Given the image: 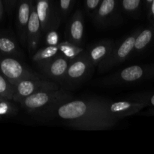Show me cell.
<instances>
[{"label": "cell", "mask_w": 154, "mask_h": 154, "mask_svg": "<svg viewBox=\"0 0 154 154\" xmlns=\"http://www.w3.org/2000/svg\"><path fill=\"white\" fill-rule=\"evenodd\" d=\"M32 4L29 0H22L17 14V28L18 37L23 46L26 45V26L31 12Z\"/></svg>", "instance_id": "cell-14"}, {"label": "cell", "mask_w": 154, "mask_h": 154, "mask_svg": "<svg viewBox=\"0 0 154 154\" xmlns=\"http://www.w3.org/2000/svg\"><path fill=\"white\" fill-rule=\"evenodd\" d=\"M14 93L13 84L0 74V96L8 100H13Z\"/></svg>", "instance_id": "cell-20"}, {"label": "cell", "mask_w": 154, "mask_h": 154, "mask_svg": "<svg viewBox=\"0 0 154 154\" xmlns=\"http://www.w3.org/2000/svg\"><path fill=\"white\" fill-rule=\"evenodd\" d=\"M154 78L153 65H134L128 66L105 78L103 84L106 85L132 84Z\"/></svg>", "instance_id": "cell-3"}, {"label": "cell", "mask_w": 154, "mask_h": 154, "mask_svg": "<svg viewBox=\"0 0 154 154\" xmlns=\"http://www.w3.org/2000/svg\"><path fill=\"white\" fill-rule=\"evenodd\" d=\"M105 105L108 113L117 120L138 114L147 107L144 102L132 99L118 102H108L105 100Z\"/></svg>", "instance_id": "cell-9"}, {"label": "cell", "mask_w": 154, "mask_h": 154, "mask_svg": "<svg viewBox=\"0 0 154 154\" xmlns=\"http://www.w3.org/2000/svg\"><path fill=\"white\" fill-rule=\"evenodd\" d=\"M0 52L10 57H18L22 55L17 42L11 38L6 36L0 37Z\"/></svg>", "instance_id": "cell-18"}, {"label": "cell", "mask_w": 154, "mask_h": 154, "mask_svg": "<svg viewBox=\"0 0 154 154\" xmlns=\"http://www.w3.org/2000/svg\"><path fill=\"white\" fill-rule=\"evenodd\" d=\"M72 0H60V17L65 19L72 8Z\"/></svg>", "instance_id": "cell-24"}, {"label": "cell", "mask_w": 154, "mask_h": 154, "mask_svg": "<svg viewBox=\"0 0 154 154\" xmlns=\"http://www.w3.org/2000/svg\"><path fill=\"white\" fill-rule=\"evenodd\" d=\"M84 35V20L83 13L77 11L67 26L66 38L68 42L81 46Z\"/></svg>", "instance_id": "cell-13"}, {"label": "cell", "mask_w": 154, "mask_h": 154, "mask_svg": "<svg viewBox=\"0 0 154 154\" xmlns=\"http://www.w3.org/2000/svg\"><path fill=\"white\" fill-rule=\"evenodd\" d=\"M113 46L112 41L105 40L95 44L89 48L86 53L93 67L99 66V63L108 57Z\"/></svg>", "instance_id": "cell-15"}, {"label": "cell", "mask_w": 154, "mask_h": 154, "mask_svg": "<svg viewBox=\"0 0 154 154\" xmlns=\"http://www.w3.org/2000/svg\"><path fill=\"white\" fill-rule=\"evenodd\" d=\"M93 68V66L90 63L87 53L83 52L70 61L63 83L69 85H76L88 76Z\"/></svg>", "instance_id": "cell-7"}, {"label": "cell", "mask_w": 154, "mask_h": 154, "mask_svg": "<svg viewBox=\"0 0 154 154\" xmlns=\"http://www.w3.org/2000/svg\"><path fill=\"white\" fill-rule=\"evenodd\" d=\"M70 60L59 53L48 61L38 66L41 72L55 82H63Z\"/></svg>", "instance_id": "cell-8"}, {"label": "cell", "mask_w": 154, "mask_h": 154, "mask_svg": "<svg viewBox=\"0 0 154 154\" xmlns=\"http://www.w3.org/2000/svg\"><path fill=\"white\" fill-rule=\"evenodd\" d=\"M71 99H72V95L60 88L33 93L21 100L19 104L29 114L51 117L60 105Z\"/></svg>", "instance_id": "cell-2"}, {"label": "cell", "mask_w": 154, "mask_h": 154, "mask_svg": "<svg viewBox=\"0 0 154 154\" xmlns=\"http://www.w3.org/2000/svg\"><path fill=\"white\" fill-rule=\"evenodd\" d=\"M14 93L13 100L19 103L21 100L27 96L43 91L60 89V86L54 81H49L45 78H35V79H24L13 84Z\"/></svg>", "instance_id": "cell-6"}, {"label": "cell", "mask_w": 154, "mask_h": 154, "mask_svg": "<svg viewBox=\"0 0 154 154\" xmlns=\"http://www.w3.org/2000/svg\"><path fill=\"white\" fill-rule=\"evenodd\" d=\"M58 48L60 53H61L70 61L73 59L76 58L77 57L81 55L84 52V49H83L82 47L78 46V45H75V44L68 42V41L59 43Z\"/></svg>", "instance_id": "cell-19"}, {"label": "cell", "mask_w": 154, "mask_h": 154, "mask_svg": "<svg viewBox=\"0 0 154 154\" xmlns=\"http://www.w3.org/2000/svg\"><path fill=\"white\" fill-rule=\"evenodd\" d=\"M154 41V23H150V26L144 29H141L136 36L133 51L131 56H137L144 53Z\"/></svg>", "instance_id": "cell-16"}, {"label": "cell", "mask_w": 154, "mask_h": 154, "mask_svg": "<svg viewBox=\"0 0 154 154\" xmlns=\"http://www.w3.org/2000/svg\"><path fill=\"white\" fill-rule=\"evenodd\" d=\"M131 99L144 102L147 106L154 108V93H138L131 96Z\"/></svg>", "instance_id": "cell-22"}, {"label": "cell", "mask_w": 154, "mask_h": 154, "mask_svg": "<svg viewBox=\"0 0 154 154\" xmlns=\"http://www.w3.org/2000/svg\"><path fill=\"white\" fill-rule=\"evenodd\" d=\"M59 53H60V51H59L58 45H54V46L47 45V47L45 48L37 50L32 54V60L35 63H36L38 66L52 59Z\"/></svg>", "instance_id": "cell-17"}, {"label": "cell", "mask_w": 154, "mask_h": 154, "mask_svg": "<svg viewBox=\"0 0 154 154\" xmlns=\"http://www.w3.org/2000/svg\"><path fill=\"white\" fill-rule=\"evenodd\" d=\"M57 28H51L46 32L45 42L47 45H57L59 44V34L57 31Z\"/></svg>", "instance_id": "cell-23"}, {"label": "cell", "mask_w": 154, "mask_h": 154, "mask_svg": "<svg viewBox=\"0 0 154 154\" xmlns=\"http://www.w3.org/2000/svg\"><path fill=\"white\" fill-rule=\"evenodd\" d=\"M0 97H1V96H0Z\"/></svg>", "instance_id": "cell-29"}, {"label": "cell", "mask_w": 154, "mask_h": 154, "mask_svg": "<svg viewBox=\"0 0 154 154\" xmlns=\"http://www.w3.org/2000/svg\"><path fill=\"white\" fill-rule=\"evenodd\" d=\"M2 15H3L2 7L1 2H0V20H1V19H2Z\"/></svg>", "instance_id": "cell-28"}, {"label": "cell", "mask_w": 154, "mask_h": 154, "mask_svg": "<svg viewBox=\"0 0 154 154\" xmlns=\"http://www.w3.org/2000/svg\"><path fill=\"white\" fill-rule=\"evenodd\" d=\"M140 30L141 29H137L123 41L118 42L116 45L114 44V46L108 57L98 66L99 72L103 73L109 71L110 69L118 66L120 63L131 57L133 51L135 38Z\"/></svg>", "instance_id": "cell-4"}, {"label": "cell", "mask_w": 154, "mask_h": 154, "mask_svg": "<svg viewBox=\"0 0 154 154\" xmlns=\"http://www.w3.org/2000/svg\"><path fill=\"white\" fill-rule=\"evenodd\" d=\"M51 117H58L71 127L86 131L111 129L119 121L107 111L105 100L96 99H71L60 105Z\"/></svg>", "instance_id": "cell-1"}, {"label": "cell", "mask_w": 154, "mask_h": 154, "mask_svg": "<svg viewBox=\"0 0 154 154\" xmlns=\"http://www.w3.org/2000/svg\"><path fill=\"white\" fill-rule=\"evenodd\" d=\"M17 109L8 101V99L0 97V116L12 115L17 112Z\"/></svg>", "instance_id": "cell-21"}, {"label": "cell", "mask_w": 154, "mask_h": 154, "mask_svg": "<svg viewBox=\"0 0 154 154\" xmlns=\"http://www.w3.org/2000/svg\"><path fill=\"white\" fill-rule=\"evenodd\" d=\"M153 0H145V3H146V10H147V13H148L149 10H150V5H151L152 2H153Z\"/></svg>", "instance_id": "cell-26"}, {"label": "cell", "mask_w": 154, "mask_h": 154, "mask_svg": "<svg viewBox=\"0 0 154 154\" xmlns=\"http://www.w3.org/2000/svg\"><path fill=\"white\" fill-rule=\"evenodd\" d=\"M0 74L12 84L24 79L45 78L10 56L0 58Z\"/></svg>", "instance_id": "cell-5"}, {"label": "cell", "mask_w": 154, "mask_h": 154, "mask_svg": "<svg viewBox=\"0 0 154 154\" xmlns=\"http://www.w3.org/2000/svg\"><path fill=\"white\" fill-rule=\"evenodd\" d=\"M147 17H148L149 20H150V22L154 23V0L152 2L150 10H149L148 13H147Z\"/></svg>", "instance_id": "cell-25"}, {"label": "cell", "mask_w": 154, "mask_h": 154, "mask_svg": "<svg viewBox=\"0 0 154 154\" xmlns=\"http://www.w3.org/2000/svg\"><path fill=\"white\" fill-rule=\"evenodd\" d=\"M146 114H148V115H151V116H154V108H150L149 109L147 112L145 113Z\"/></svg>", "instance_id": "cell-27"}, {"label": "cell", "mask_w": 154, "mask_h": 154, "mask_svg": "<svg viewBox=\"0 0 154 154\" xmlns=\"http://www.w3.org/2000/svg\"><path fill=\"white\" fill-rule=\"evenodd\" d=\"M36 12L40 20L42 30L46 32L51 28H57L60 23V17L51 13L48 0H38L35 5Z\"/></svg>", "instance_id": "cell-12"}, {"label": "cell", "mask_w": 154, "mask_h": 154, "mask_svg": "<svg viewBox=\"0 0 154 154\" xmlns=\"http://www.w3.org/2000/svg\"><path fill=\"white\" fill-rule=\"evenodd\" d=\"M42 32V26L36 12L35 5L32 4L31 12L26 26V45L29 54H33L37 51Z\"/></svg>", "instance_id": "cell-10"}, {"label": "cell", "mask_w": 154, "mask_h": 154, "mask_svg": "<svg viewBox=\"0 0 154 154\" xmlns=\"http://www.w3.org/2000/svg\"><path fill=\"white\" fill-rule=\"evenodd\" d=\"M116 0H101L93 17L94 23L98 27L110 25L116 17Z\"/></svg>", "instance_id": "cell-11"}]
</instances>
